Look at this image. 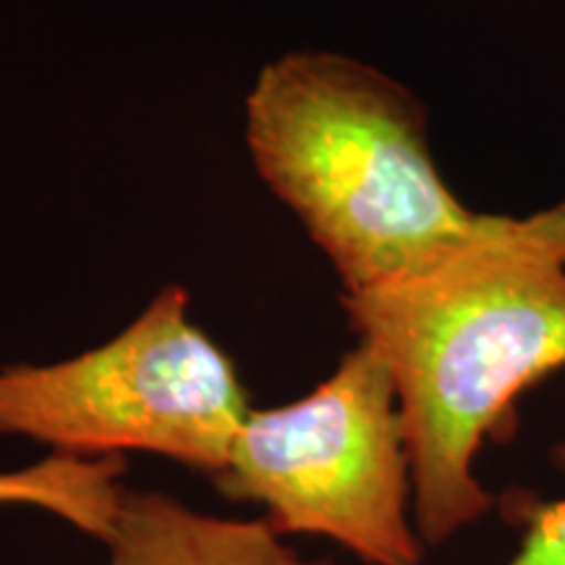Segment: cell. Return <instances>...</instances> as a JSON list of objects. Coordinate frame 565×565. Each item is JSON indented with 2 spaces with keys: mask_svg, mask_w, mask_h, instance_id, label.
Returning <instances> with one entry per match:
<instances>
[{
  "mask_svg": "<svg viewBox=\"0 0 565 565\" xmlns=\"http://www.w3.org/2000/svg\"><path fill=\"white\" fill-rule=\"evenodd\" d=\"M524 521L521 547L508 565H565V500H513Z\"/></svg>",
  "mask_w": 565,
  "mask_h": 565,
  "instance_id": "cell-7",
  "label": "cell"
},
{
  "mask_svg": "<svg viewBox=\"0 0 565 565\" xmlns=\"http://www.w3.org/2000/svg\"><path fill=\"white\" fill-rule=\"evenodd\" d=\"M341 303L391 372L414 526L424 547H440L494 505L475 471L479 450L513 433L529 387L565 370V265L521 244L505 215L490 238Z\"/></svg>",
  "mask_w": 565,
  "mask_h": 565,
  "instance_id": "cell-1",
  "label": "cell"
},
{
  "mask_svg": "<svg viewBox=\"0 0 565 565\" xmlns=\"http://www.w3.org/2000/svg\"><path fill=\"white\" fill-rule=\"evenodd\" d=\"M249 395L236 364L166 286L121 333L51 364L0 366V437L66 456H162L210 479L223 471Z\"/></svg>",
  "mask_w": 565,
  "mask_h": 565,
  "instance_id": "cell-3",
  "label": "cell"
},
{
  "mask_svg": "<svg viewBox=\"0 0 565 565\" xmlns=\"http://www.w3.org/2000/svg\"><path fill=\"white\" fill-rule=\"evenodd\" d=\"M212 484L282 536H328L364 565H424L398 395L362 343L315 391L252 408Z\"/></svg>",
  "mask_w": 565,
  "mask_h": 565,
  "instance_id": "cell-4",
  "label": "cell"
},
{
  "mask_svg": "<svg viewBox=\"0 0 565 565\" xmlns=\"http://www.w3.org/2000/svg\"><path fill=\"white\" fill-rule=\"evenodd\" d=\"M254 171L294 212L341 296L412 278L500 231L445 183L419 97L370 63L282 53L244 100Z\"/></svg>",
  "mask_w": 565,
  "mask_h": 565,
  "instance_id": "cell-2",
  "label": "cell"
},
{
  "mask_svg": "<svg viewBox=\"0 0 565 565\" xmlns=\"http://www.w3.org/2000/svg\"><path fill=\"white\" fill-rule=\"evenodd\" d=\"M105 550L108 565H335L301 555L265 519H223L129 487Z\"/></svg>",
  "mask_w": 565,
  "mask_h": 565,
  "instance_id": "cell-5",
  "label": "cell"
},
{
  "mask_svg": "<svg viewBox=\"0 0 565 565\" xmlns=\"http://www.w3.org/2000/svg\"><path fill=\"white\" fill-rule=\"evenodd\" d=\"M515 238L565 265V200L526 217H513Z\"/></svg>",
  "mask_w": 565,
  "mask_h": 565,
  "instance_id": "cell-8",
  "label": "cell"
},
{
  "mask_svg": "<svg viewBox=\"0 0 565 565\" xmlns=\"http://www.w3.org/2000/svg\"><path fill=\"white\" fill-rule=\"evenodd\" d=\"M126 471V456L51 454L24 469L0 471V505L42 508L105 545L121 511Z\"/></svg>",
  "mask_w": 565,
  "mask_h": 565,
  "instance_id": "cell-6",
  "label": "cell"
}]
</instances>
